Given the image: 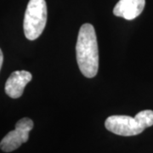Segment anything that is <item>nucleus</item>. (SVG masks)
<instances>
[{"label": "nucleus", "instance_id": "nucleus-7", "mask_svg": "<svg viewBox=\"0 0 153 153\" xmlns=\"http://www.w3.org/2000/svg\"><path fill=\"white\" fill-rule=\"evenodd\" d=\"M3 61H4V55H3V52L0 49V70H1V67L3 65Z\"/></svg>", "mask_w": 153, "mask_h": 153}, {"label": "nucleus", "instance_id": "nucleus-2", "mask_svg": "<svg viewBox=\"0 0 153 153\" xmlns=\"http://www.w3.org/2000/svg\"><path fill=\"white\" fill-rule=\"evenodd\" d=\"M153 125V111L145 110L137 113L134 117L124 115L110 116L105 122L107 130L117 135L134 136L142 133Z\"/></svg>", "mask_w": 153, "mask_h": 153}, {"label": "nucleus", "instance_id": "nucleus-1", "mask_svg": "<svg viewBox=\"0 0 153 153\" xmlns=\"http://www.w3.org/2000/svg\"><path fill=\"white\" fill-rule=\"evenodd\" d=\"M76 61L82 74L92 78L98 73L99 49L93 25L85 23L79 29L76 44Z\"/></svg>", "mask_w": 153, "mask_h": 153}, {"label": "nucleus", "instance_id": "nucleus-3", "mask_svg": "<svg viewBox=\"0 0 153 153\" xmlns=\"http://www.w3.org/2000/svg\"><path fill=\"white\" fill-rule=\"evenodd\" d=\"M47 4L45 0H30L28 3L23 29L28 40H35L43 33L47 22Z\"/></svg>", "mask_w": 153, "mask_h": 153}, {"label": "nucleus", "instance_id": "nucleus-5", "mask_svg": "<svg viewBox=\"0 0 153 153\" xmlns=\"http://www.w3.org/2000/svg\"><path fill=\"white\" fill-rule=\"evenodd\" d=\"M33 78L32 74L27 71H16L12 72L5 83L6 94L12 99L21 97L24 88Z\"/></svg>", "mask_w": 153, "mask_h": 153}, {"label": "nucleus", "instance_id": "nucleus-4", "mask_svg": "<svg viewBox=\"0 0 153 153\" xmlns=\"http://www.w3.org/2000/svg\"><path fill=\"white\" fill-rule=\"evenodd\" d=\"M33 122L28 117L19 120L16 124L15 130L9 132L0 142V148L5 152L16 150L26 143L29 139V133L33 129Z\"/></svg>", "mask_w": 153, "mask_h": 153}, {"label": "nucleus", "instance_id": "nucleus-6", "mask_svg": "<svg viewBox=\"0 0 153 153\" xmlns=\"http://www.w3.org/2000/svg\"><path fill=\"white\" fill-rule=\"evenodd\" d=\"M145 5L146 0H119L113 9V14L131 21L142 13Z\"/></svg>", "mask_w": 153, "mask_h": 153}]
</instances>
